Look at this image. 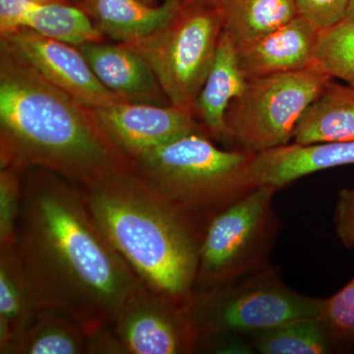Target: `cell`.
Masks as SVG:
<instances>
[{
  "instance_id": "cell-1",
  "label": "cell",
  "mask_w": 354,
  "mask_h": 354,
  "mask_svg": "<svg viewBox=\"0 0 354 354\" xmlns=\"http://www.w3.org/2000/svg\"><path fill=\"white\" fill-rule=\"evenodd\" d=\"M22 178L13 250L35 311L64 314L92 334L113 322L142 283L97 225L81 186L39 167Z\"/></svg>"
},
{
  "instance_id": "cell-2",
  "label": "cell",
  "mask_w": 354,
  "mask_h": 354,
  "mask_svg": "<svg viewBox=\"0 0 354 354\" xmlns=\"http://www.w3.org/2000/svg\"><path fill=\"white\" fill-rule=\"evenodd\" d=\"M39 167L92 187L132 169L92 109L0 39V169Z\"/></svg>"
},
{
  "instance_id": "cell-3",
  "label": "cell",
  "mask_w": 354,
  "mask_h": 354,
  "mask_svg": "<svg viewBox=\"0 0 354 354\" xmlns=\"http://www.w3.org/2000/svg\"><path fill=\"white\" fill-rule=\"evenodd\" d=\"M83 190L97 225L140 283L171 304H187L208 223L160 196L133 169Z\"/></svg>"
},
{
  "instance_id": "cell-4",
  "label": "cell",
  "mask_w": 354,
  "mask_h": 354,
  "mask_svg": "<svg viewBox=\"0 0 354 354\" xmlns=\"http://www.w3.org/2000/svg\"><path fill=\"white\" fill-rule=\"evenodd\" d=\"M204 133L192 132L131 158L133 171L167 201L209 223L259 187L257 153L221 150Z\"/></svg>"
},
{
  "instance_id": "cell-5",
  "label": "cell",
  "mask_w": 354,
  "mask_h": 354,
  "mask_svg": "<svg viewBox=\"0 0 354 354\" xmlns=\"http://www.w3.org/2000/svg\"><path fill=\"white\" fill-rule=\"evenodd\" d=\"M323 299L286 286L278 268L259 270L207 290H195L183 308L198 341L223 335H246L318 317Z\"/></svg>"
},
{
  "instance_id": "cell-6",
  "label": "cell",
  "mask_w": 354,
  "mask_h": 354,
  "mask_svg": "<svg viewBox=\"0 0 354 354\" xmlns=\"http://www.w3.org/2000/svg\"><path fill=\"white\" fill-rule=\"evenodd\" d=\"M223 32L220 4L181 0L162 28L144 38L120 44L150 65L172 106L193 113Z\"/></svg>"
},
{
  "instance_id": "cell-7",
  "label": "cell",
  "mask_w": 354,
  "mask_h": 354,
  "mask_svg": "<svg viewBox=\"0 0 354 354\" xmlns=\"http://www.w3.org/2000/svg\"><path fill=\"white\" fill-rule=\"evenodd\" d=\"M333 77L318 64L247 81L227 111L228 141L260 153L288 145L298 121Z\"/></svg>"
},
{
  "instance_id": "cell-8",
  "label": "cell",
  "mask_w": 354,
  "mask_h": 354,
  "mask_svg": "<svg viewBox=\"0 0 354 354\" xmlns=\"http://www.w3.org/2000/svg\"><path fill=\"white\" fill-rule=\"evenodd\" d=\"M262 185L209 220L205 230L195 290L223 285L269 264L281 230L272 197Z\"/></svg>"
},
{
  "instance_id": "cell-9",
  "label": "cell",
  "mask_w": 354,
  "mask_h": 354,
  "mask_svg": "<svg viewBox=\"0 0 354 354\" xmlns=\"http://www.w3.org/2000/svg\"><path fill=\"white\" fill-rule=\"evenodd\" d=\"M111 324L124 354L197 353V330L183 307L143 285L125 297Z\"/></svg>"
},
{
  "instance_id": "cell-10",
  "label": "cell",
  "mask_w": 354,
  "mask_h": 354,
  "mask_svg": "<svg viewBox=\"0 0 354 354\" xmlns=\"http://www.w3.org/2000/svg\"><path fill=\"white\" fill-rule=\"evenodd\" d=\"M48 82L91 109L123 101L108 90L77 46L46 38L22 28L0 37Z\"/></svg>"
},
{
  "instance_id": "cell-11",
  "label": "cell",
  "mask_w": 354,
  "mask_h": 354,
  "mask_svg": "<svg viewBox=\"0 0 354 354\" xmlns=\"http://www.w3.org/2000/svg\"><path fill=\"white\" fill-rule=\"evenodd\" d=\"M104 131L129 160L188 133H205L190 111L172 104L118 101L92 109Z\"/></svg>"
},
{
  "instance_id": "cell-12",
  "label": "cell",
  "mask_w": 354,
  "mask_h": 354,
  "mask_svg": "<svg viewBox=\"0 0 354 354\" xmlns=\"http://www.w3.org/2000/svg\"><path fill=\"white\" fill-rule=\"evenodd\" d=\"M322 30L297 16L257 41L236 46L239 66L247 80L298 71L317 64Z\"/></svg>"
},
{
  "instance_id": "cell-13",
  "label": "cell",
  "mask_w": 354,
  "mask_h": 354,
  "mask_svg": "<svg viewBox=\"0 0 354 354\" xmlns=\"http://www.w3.org/2000/svg\"><path fill=\"white\" fill-rule=\"evenodd\" d=\"M95 77L123 101L171 104L150 65L122 44L91 43L78 46Z\"/></svg>"
},
{
  "instance_id": "cell-14",
  "label": "cell",
  "mask_w": 354,
  "mask_h": 354,
  "mask_svg": "<svg viewBox=\"0 0 354 354\" xmlns=\"http://www.w3.org/2000/svg\"><path fill=\"white\" fill-rule=\"evenodd\" d=\"M354 164V141L288 144L257 153L254 171L260 186L277 191L301 177Z\"/></svg>"
},
{
  "instance_id": "cell-15",
  "label": "cell",
  "mask_w": 354,
  "mask_h": 354,
  "mask_svg": "<svg viewBox=\"0 0 354 354\" xmlns=\"http://www.w3.org/2000/svg\"><path fill=\"white\" fill-rule=\"evenodd\" d=\"M247 81L239 66L236 44L223 31L193 108V115L209 138L228 141L227 111L232 101L243 94Z\"/></svg>"
},
{
  "instance_id": "cell-16",
  "label": "cell",
  "mask_w": 354,
  "mask_h": 354,
  "mask_svg": "<svg viewBox=\"0 0 354 354\" xmlns=\"http://www.w3.org/2000/svg\"><path fill=\"white\" fill-rule=\"evenodd\" d=\"M104 36L120 43L144 38L162 28L181 0H165L153 6L141 0H76Z\"/></svg>"
},
{
  "instance_id": "cell-17",
  "label": "cell",
  "mask_w": 354,
  "mask_h": 354,
  "mask_svg": "<svg viewBox=\"0 0 354 354\" xmlns=\"http://www.w3.org/2000/svg\"><path fill=\"white\" fill-rule=\"evenodd\" d=\"M293 141H354V88L330 80L298 121Z\"/></svg>"
},
{
  "instance_id": "cell-18",
  "label": "cell",
  "mask_w": 354,
  "mask_h": 354,
  "mask_svg": "<svg viewBox=\"0 0 354 354\" xmlns=\"http://www.w3.org/2000/svg\"><path fill=\"white\" fill-rule=\"evenodd\" d=\"M223 31L236 46L257 41L299 16L295 0H221Z\"/></svg>"
},
{
  "instance_id": "cell-19",
  "label": "cell",
  "mask_w": 354,
  "mask_h": 354,
  "mask_svg": "<svg viewBox=\"0 0 354 354\" xmlns=\"http://www.w3.org/2000/svg\"><path fill=\"white\" fill-rule=\"evenodd\" d=\"M88 334L73 319L53 311L36 312L8 354L87 353Z\"/></svg>"
},
{
  "instance_id": "cell-20",
  "label": "cell",
  "mask_w": 354,
  "mask_h": 354,
  "mask_svg": "<svg viewBox=\"0 0 354 354\" xmlns=\"http://www.w3.org/2000/svg\"><path fill=\"white\" fill-rule=\"evenodd\" d=\"M22 28L77 48L101 43L104 37L88 14L70 1L31 4L23 15Z\"/></svg>"
},
{
  "instance_id": "cell-21",
  "label": "cell",
  "mask_w": 354,
  "mask_h": 354,
  "mask_svg": "<svg viewBox=\"0 0 354 354\" xmlns=\"http://www.w3.org/2000/svg\"><path fill=\"white\" fill-rule=\"evenodd\" d=\"M243 335L256 353L328 354L339 351L318 317L297 319Z\"/></svg>"
},
{
  "instance_id": "cell-22",
  "label": "cell",
  "mask_w": 354,
  "mask_h": 354,
  "mask_svg": "<svg viewBox=\"0 0 354 354\" xmlns=\"http://www.w3.org/2000/svg\"><path fill=\"white\" fill-rule=\"evenodd\" d=\"M35 314L13 247L0 250V353L8 354Z\"/></svg>"
},
{
  "instance_id": "cell-23",
  "label": "cell",
  "mask_w": 354,
  "mask_h": 354,
  "mask_svg": "<svg viewBox=\"0 0 354 354\" xmlns=\"http://www.w3.org/2000/svg\"><path fill=\"white\" fill-rule=\"evenodd\" d=\"M317 62L333 78L354 88V24L346 19L322 30Z\"/></svg>"
},
{
  "instance_id": "cell-24",
  "label": "cell",
  "mask_w": 354,
  "mask_h": 354,
  "mask_svg": "<svg viewBox=\"0 0 354 354\" xmlns=\"http://www.w3.org/2000/svg\"><path fill=\"white\" fill-rule=\"evenodd\" d=\"M318 318L339 351L354 349V277L339 292L323 299Z\"/></svg>"
},
{
  "instance_id": "cell-25",
  "label": "cell",
  "mask_w": 354,
  "mask_h": 354,
  "mask_svg": "<svg viewBox=\"0 0 354 354\" xmlns=\"http://www.w3.org/2000/svg\"><path fill=\"white\" fill-rule=\"evenodd\" d=\"M23 172L0 169V250L12 248L23 199Z\"/></svg>"
},
{
  "instance_id": "cell-26",
  "label": "cell",
  "mask_w": 354,
  "mask_h": 354,
  "mask_svg": "<svg viewBox=\"0 0 354 354\" xmlns=\"http://www.w3.org/2000/svg\"><path fill=\"white\" fill-rule=\"evenodd\" d=\"M299 16L321 30L328 29L346 18L349 0H295Z\"/></svg>"
},
{
  "instance_id": "cell-27",
  "label": "cell",
  "mask_w": 354,
  "mask_h": 354,
  "mask_svg": "<svg viewBox=\"0 0 354 354\" xmlns=\"http://www.w3.org/2000/svg\"><path fill=\"white\" fill-rule=\"evenodd\" d=\"M335 227L342 243L354 248V187L339 192L335 209Z\"/></svg>"
},
{
  "instance_id": "cell-28",
  "label": "cell",
  "mask_w": 354,
  "mask_h": 354,
  "mask_svg": "<svg viewBox=\"0 0 354 354\" xmlns=\"http://www.w3.org/2000/svg\"><path fill=\"white\" fill-rule=\"evenodd\" d=\"M66 1L69 0H0V37L8 36L22 28L23 15L31 4Z\"/></svg>"
},
{
  "instance_id": "cell-29",
  "label": "cell",
  "mask_w": 354,
  "mask_h": 354,
  "mask_svg": "<svg viewBox=\"0 0 354 354\" xmlns=\"http://www.w3.org/2000/svg\"><path fill=\"white\" fill-rule=\"evenodd\" d=\"M252 354L256 353L243 335H223L198 341L197 353Z\"/></svg>"
},
{
  "instance_id": "cell-30",
  "label": "cell",
  "mask_w": 354,
  "mask_h": 354,
  "mask_svg": "<svg viewBox=\"0 0 354 354\" xmlns=\"http://www.w3.org/2000/svg\"><path fill=\"white\" fill-rule=\"evenodd\" d=\"M346 19L351 21V22H353L354 24V0H349Z\"/></svg>"
},
{
  "instance_id": "cell-31",
  "label": "cell",
  "mask_w": 354,
  "mask_h": 354,
  "mask_svg": "<svg viewBox=\"0 0 354 354\" xmlns=\"http://www.w3.org/2000/svg\"><path fill=\"white\" fill-rule=\"evenodd\" d=\"M183 1H184V0H183ZM208 1L215 2V3L218 4L221 1V0H208Z\"/></svg>"
},
{
  "instance_id": "cell-32",
  "label": "cell",
  "mask_w": 354,
  "mask_h": 354,
  "mask_svg": "<svg viewBox=\"0 0 354 354\" xmlns=\"http://www.w3.org/2000/svg\"><path fill=\"white\" fill-rule=\"evenodd\" d=\"M141 1L146 2V3L151 4V2H152V0H141Z\"/></svg>"
}]
</instances>
